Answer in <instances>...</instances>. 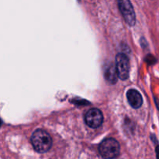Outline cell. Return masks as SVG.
<instances>
[{"label": "cell", "mask_w": 159, "mask_h": 159, "mask_svg": "<svg viewBox=\"0 0 159 159\" xmlns=\"http://www.w3.org/2000/svg\"><path fill=\"white\" fill-rule=\"evenodd\" d=\"M31 143L37 152L45 153L51 149L52 146V139L48 132L39 129L33 133Z\"/></svg>", "instance_id": "obj_1"}, {"label": "cell", "mask_w": 159, "mask_h": 159, "mask_svg": "<svg viewBox=\"0 0 159 159\" xmlns=\"http://www.w3.org/2000/svg\"><path fill=\"white\" fill-rule=\"evenodd\" d=\"M120 144L117 140L113 138H107L101 142L99 146V151L101 156L105 159H113L120 154Z\"/></svg>", "instance_id": "obj_2"}, {"label": "cell", "mask_w": 159, "mask_h": 159, "mask_svg": "<svg viewBox=\"0 0 159 159\" xmlns=\"http://www.w3.org/2000/svg\"><path fill=\"white\" fill-rule=\"evenodd\" d=\"M116 66L118 77L122 80H125L128 78L130 72V65H129L128 57L124 53H119L116 56Z\"/></svg>", "instance_id": "obj_3"}, {"label": "cell", "mask_w": 159, "mask_h": 159, "mask_svg": "<svg viewBox=\"0 0 159 159\" xmlns=\"http://www.w3.org/2000/svg\"><path fill=\"white\" fill-rule=\"evenodd\" d=\"M118 6L127 24L134 26L136 23V16L130 0H118Z\"/></svg>", "instance_id": "obj_4"}, {"label": "cell", "mask_w": 159, "mask_h": 159, "mask_svg": "<svg viewBox=\"0 0 159 159\" xmlns=\"http://www.w3.org/2000/svg\"><path fill=\"white\" fill-rule=\"evenodd\" d=\"M85 122L89 127H99L103 122V115L98 108L89 109L85 115Z\"/></svg>", "instance_id": "obj_5"}, {"label": "cell", "mask_w": 159, "mask_h": 159, "mask_svg": "<svg viewBox=\"0 0 159 159\" xmlns=\"http://www.w3.org/2000/svg\"><path fill=\"white\" fill-rule=\"evenodd\" d=\"M127 98L130 106L134 108H139L142 105V97L138 90H134V89L129 90L127 93Z\"/></svg>", "instance_id": "obj_6"}, {"label": "cell", "mask_w": 159, "mask_h": 159, "mask_svg": "<svg viewBox=\"0 0 159 159\" xmlns=\"http://www.w3.org/2000/svg\"><path fill=\"white\" fill-rule=\"evenodd\" d=\"M104 76L107 82L111 84H115L117 81L118 75L114 64L110 62L106 65L105 70H104Z\"/></svg>", "instance_id": "obj_7"}, {"label": "cell", "mask_w": 159, "mask_h": 159, "mask_svg": "<svg viewBox=\"0 0 159 159\" xmlns=\"http://www.w3.org/2000/svg\"><path fill=\"white\" fill-rule=\"evenodd\" d=\"M155 151H156V157H157V159H159V145L156 147V148H155Z\"/></svg>", "instance_id": "obj_8"}, {"label": "cell", "mask_w": 159, "mask_h": 159, "mask_svg": "<svg viewBox=\"0 0 159 159\" xmlns=\"http://www.w3.org/2000/svg\"><path fill=\"white\" fill-rule=\"evenodd\" d=\"M155 102H156V105H157V107H158V108L159 109V100L156 99V98H155Z\"/></svg>", "instance_id": "obj_9"}, {"label": "cell", "mask_w": 159, "mask_h": 159, "mask_svg": "<svg viewBox=\"0 0 159 159\" xmlns=\"http://www.w3.org/2000/svg\"><path fill=\"white\" fill-rule=\"evenodd\" d=\"M1 124H2V121H1V119H0V126H1Z\"/></svg>", "instance_id": "obj_10"}]
</instances>
